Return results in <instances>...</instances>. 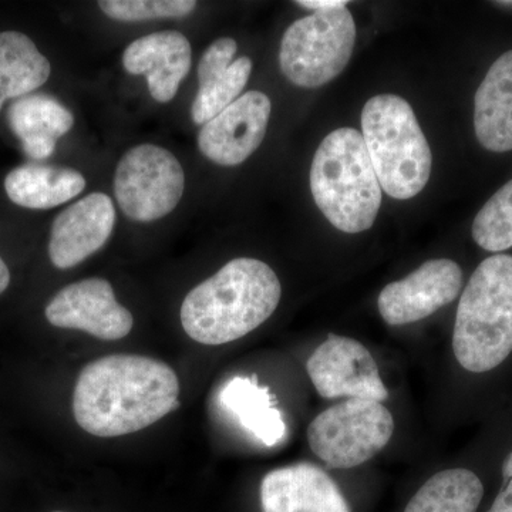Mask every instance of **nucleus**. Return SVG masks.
I'll use <instances>...</instances> for the list:
<instances>
[{
	"instance_id": "nucleus-26",
	"label": "nucleus",
	"mask_w": 512,
	"mask_h": 512,
	"mask_svg": "<svg viewBox=\"0 0 512 512\" xmlns=\"http://www.w3.org/2000/svg\"><path fill=\"white\" fill-rule=\"evenodd\" d=\"M296 5L319 12V10L346 8L348 2L346 0H298Z\"/></svg>"
},
{
	"instance_id": "nucleus-2",
	"label": "nucleus",
	"mask_w": 512,
	"mask_h": 512,
	"mask_svg": "<svg viewBox=\"0 0 512 512\" xmlns=\"http://www.w3.org/2000/svg\"><path fill=\"white\" fill-rule=\"evenodd\" d=\"M281 296V282L271 266L254 258L232 259L185 296L181 325L201 345H225L271 318Z\"/></svg>"
},
{
	"instance_id": "nucleus-16",
	"label": "nucleus",
	"mask_w": 512,
	"mask_h": 512,
	"mask_svg": "<svg viewBox=\"0 0 512 512\" xmlns=\"http://www.w3.org/2000/svg\"><path fill=\"white\" fill-rule=\"evenodd\" d=\"M237 50L234 39L222 37L202 55L198 64L200 87L191 109L192 120L198 126H204L231 106L247 86L252 62L247 56L234 62Z\"/></svg>"
},
{
	"instance_id": "nucleus-8",
	"label": "nucleus",
	"mask_w": 512,
	"mask_h": 512,
	"mask_svg": "<svg viewBox=\"0 0 512 512\" xmlns=\"http://www.w3.org/2000/svg\"><path fill=\"white\" fill-rule=\"evenodd\" d=\"M183 165L173 153L154 144L128 150L114 174V192L121 211L131 220L151 222L177 207L184 194Z\"/></svg>"
},
{
	"instance_id": "nucleus-9",
	"label": "nucleus",
	"mask_w": 512,
	"mask_h": 512,
	"mask_svg": "<svg viewBox=\"0 0 512 512\" xmlns=\"http://www.w3.org/2000/svg\"><path fill=\"white\" fill-rule=\"evenodd\" d=\"M306 372L323 399L349 397L379 403L389 399L372 353L346 336L329 335L309 357Z\"/></svg>"
},
{
	"instance_id": "nucleus-3",
	"label": "nucleus",
	"mask_w": 512,
	"mask_h": 512,
	"mask_svg": "<svg viewBox=\"0 0 512 512\" xmlns=\"http://www.w3.org/2000/svg\"><path fill=\"white\" fill-rule=\"evenodd\" d=\"M313 200L326 220L346 234H359L375 224L382 187L362 133L338 128L322 141L311 167Z\"/></svg>"
},
{
	"instance_id": "nucleus-14",
	"label": "nucleus",
	"mask_w": 512,
	"mask_h": 512,
	"mask_svg": "<svg viewBox=\"0 0 512 512\" xmlns=\"http://www.w3.org/2000/svg\"><path fill=\"white\" fill-rule=\"evenodd\" d=\"M264 512H350L338 484L308 463L278 468L261 484Z\"/></svg>"
},
{
	"instance_id": "nucleus-17",
	"label": "nucleus",
	"mask_w": 512,
	"mask_h": 512,
	"mask_svg": "<svg viewBox=\"0 0 512 512\" xmlns=\"http://www.w3.org/2000/svg\"><path fill=\"white\" fill-rule=\"evenodd\" d=\"M474 128L493 153L512 150V50L495 60L474 100Z\"/></svg>"
},
{
	"instance_id": "nucleus-15",
	"label": "nucleus",
	"mask_w": 512,
	"mask_h": 512,
	"mask_svg": "<svg viewBox=\"0 0 512 512\" xmlns=\"http://www.w3.org/2000/svg\"><path fill=\"white\" fill-rule=\"evenodd\" d=\"M190 40L177 30L151 33L134 40L123 55V67L130 74L146 76L151 97L158 103L174 99L190 73Z\"/></svg>"
},
{
	"instance_id": "nucleus-12",
	"label": "nucleus",
	"mask_w": 512,
	"mask_h": 512,
	"mask_svg": "<svg viewBox=\"0 0 512 512\" xmlns=\"http://www.w3.org/2000/svg\"><path fill=\"white\" fill-rule=\"evenodd\" d=\"M272 103L266 94L248 92L204 124L198 147L208 160L234 167L248 160L264 141Z\"/></svg>"
},
{
	"instance_id": "nucleus-23",
	"label": "nucleus",
	"mask_w": 512,
	"mask_h": 512,
	"mask_svg": "<svg viewBox=\"0 0 512 512\" xmlns=\"http://www.w3.org/2000/svg\"><path fill=\"white\" fill-rule=\"evenodd\" d=\"M473 238L488 252L512 248V180L500 188L478 212Z\"/></svg>"
},
{
	"instance_id": "nucleus-25",
	"label": "nucleus",
	"mask_w": 512,
	"mask_h": 512,
	"mask_svg": "<svg viewBox=\"0 0 512 512\" xmlns=\"http://www.w3.org/2000/svg\"><path fill=\"white\" fill-rule=\"evenodd\" d=\"M503 490L495 498L488 512H512V451L503 464Z\"/></svg>"
},
{
	"instance_id": "nucleus-6",
	"label": "nucleus",
	"mask_w": 512,
	"mask_h": 512,
	"mask_svg": "<svg viewBox=\"0 0 512 512\" xmlns=\"http://www.w3.org/2000/svg\"><path fill=\"white\" fill-rule=\"evenodd\" d=\"M355 40V20L348 8L319 10L296 20L282 37V73L303 89L323 86L348 66Z\"/></svg>"
},
{
	"instance_id": "nucleus-19",
	"label": "nucleus",
	"mask_w": 512,
	"mask_h": 512,
	"mask_svg": "<svg viewBox=\"0 0 512 512\" xmlns=\"http://www.w3.org/2000/svg\"><path fill=\"white\" fill-rule=\"evenodd\" d=\"M224 409L234 414L245 430L266 447H274L286 437V424L275 396L258 377H234L220 393Z\"/></svg>"
},
{
	"instance_id": "nucleus-22",
	"label": "nucleus",
	"mask_w": 512,
	"mask_h": 512,
	"mask_svg": "<svg viewBox=\"0 0 512 512\" xmlns=\"http://www.w3.org/2000/svg\"><path fill=\"white\" fill-rule=\"evenodd\" d=\"M483 495V483L473 471L453 468L421 485L404 512H477Z\"/></svg>"
},
{
	"instance_id": "nucleus-5",
	"label": "nucleus",
	"mask_w": 512,
	"mask_h": 512,
	"mask_svg": "<svg viewBox=\"0 0 512 512\" xmlns=\"http://www.w3.org/2000/svg\"><path fill=\"white\" fill-rule=\"evenodd\" d=\"M362 131L382 190L396 200L420 194L433 158L412 106L394 94L372 97L363 107Z\"/></svg>"
},
{
	"instance_id": "nucleus-21",
	"label": "nucleus",
	"mask_w": 512,
	"mask_h": 512,
	"mask_svg": "<svg viewBox=\"0 0 512 512\" xmlns=\"http://www.w3.org/2000/svg\"><path fill=\"white\" fill-rule=\"evenodd\" d=\"M52 66L30 37L16 30L0 32V110L49 80Z\"/></svg>"
},
{
	"instance_id": "nucleus-20",
	"label": "nucleus",
	"mask_w": 512,
	"mask_h": 512,
	"mask_svg": "<svg viewBox=\"0 0 512 512\" xmlns=\"http://www.w3.org/2000/svg\"><path fill=\"white\" fill-rule=\"evenodd\" d=\"M86 178L72 168L26 164L5 178L9 200L29 210L59 207L83 192Z\"/></svg>"
},
{
	"instance_id": "nucleus-27",
	"label": "nucleus",
	"mask_w": 512,
	"mask_h": 512,
	"mask_svg": "<svg viewBox=\"0 0 512 512\" xmlns=\"http://www.w3.org/2000/svg\"><path fill=\"white\" fill-rule=\"evenodd\" d=\"M10 285V272L8 265L5 264L2 258H0V295L9 288Z\"/></svg>"
},
{
	"instance_id": "nucleus-7",
	"label": "nucleus",
	"mask_w": 512,
	"mask_h": 512,
	"mask_svg": "<svg viewBox=\"0 0 512 512\" xmlns=\"http://www.w3.org/2000/svg\"><path fill=\"white\" fill-rule=\"evenodd\" d=\"M392 413L373 400L348 399L329 407L308 427L313 453L330 468L346 470L365 464L389 444Z\"/></svg>"
},
{
	"instance_id": "nucleus-24",
	"label": "nucleus",
	"mask_w": 512,
	"mask_h": 512,
	"mask_svg": "<svg viewBox=\"0 0 512 512\" xmlns=\"http://www.w3.org/2000/svg\"><path fill=\"white\" fill-rule=\"evenodd\" d=\"M100 9L120 22L184 18L197 8L194 0H101Z\"/></svg>"
},
{
	"instance_id": "nucleus-11",
	"label": "nucleus",
	"mask_w": 512,
	"mask_h": 512,
	"mask_svg": "<svg viewBox=\"0 0 512 512\" xmlns=\"http://www.w3.org/2000/svg\"><path fill=\"white\" fill-rule=\"evenodd\" d=\"M45 315L56 328L83 330L101 340L126 338L134 325L131 312L117 302L113 286L101 278L66 286L46 306Z\"/></svg>"
},
{
	"instance_id": "nucleus-18",
	"label": "nucleus",
	"mask_w": 512,
	"mask_h": 512,
	"mask_svg": "<svg viewBox=\"0 0 512 512\" xmlns=\"http://www.w3.org/2000/svg\"><path fill=\"white\" fill-rule=\"evenodd\" d=\"M8 121L25 153L45 160L55 153L57 138L72 130L74 117L55 97L28 94L10 104Z\"/></svg>"
},
{
	"instance_id": "nucleus-13",
	"label": "nucleus",
	"mask_w": 512,
	"mask_h": 512,
	"mask_svg": "<svg viewBox=\"0 0 512 512\" xmlns=\"http://www.w3.org/2000/svg\"><path fill=\"white\" fill-rule=\"evenodd\" d=\"M116 225L113 200L93 192L60 212L50 232L49 256L59 269L82 264L106 245Z\"/></svg>"
},
{
	"instance_id": "nucleus-4",
	"label": "nucleus",
	"mask_w": 512,
	"mask_h": 512,
	"mask_svg": "<svg viewBox=\"0 0 512 512\" xmlns=\"http://www.w3.org/2000/svg\"><path fill=\"white\" fill-rule=\"evenodd\" d=\"M453 350L464 369L490 372L512 352V256L494 255L478 265L461 295Z\"/></svg>"
},
{
	"instance_id": "nucleus-1",
	"label": "nucleus",
	"mask_w": 512,
	"mask_h": 512,
	"mask_svg": "<svg viewBox=\"0 0 512 512\" xmlns=\"http://www.w3.org/2000/svg\"><path fill=\"white\" fill-rule=\"evenodd\" d=\"M178 396L180 380L167 363L140 355L101 357L77 379L74 419L93 436H126L177 410Z\"/></svg>"
},
{
	"instance_id": "nucleus-28",
	"label": "nucleus",
	"mask_w": 512,
	"mask_h": 512,
	"mask_svg": "<svg viewBox=\"0 0 512 512\" xmlns=\"http://www.w3.org/2000/svg\"><path fill=\"white\" fill-rule=\"evenodd\" d=\"M53 512H63V511H53Z\"/></svg>"
},
{
	"instance_id": "nucleus-10",
	"label": "nucleus",
	"mask_w": 512,
	"mask_h": 512,
	"mask_svg": "<svg viewBox=\"0 0 512 512\" xmlns=\"http://www.w3.org/2000/svg\"><path fill=\"white\" fill-rule=\"evenodd\" d=\"M461 286L460 265L451 259H431L402 281L387 285L380 292L377 308L387 325H409L450 305Z\"/></svg>"
}]
</instances>
